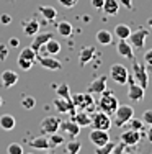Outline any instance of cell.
<instances>
[{"label":"cell","instance_id":"8fae6325","mask_svg":"<svg viewBox=\"0 0 152 154\" xmlns=\"http://www.w3.org/2000/svg\"><path fill=\"white\" fill-rule=\"evenodd\" d=\"M141 138H142V134H141V131L137 130H126L124 133L119 136V139H121V143H124V146H136L137 143L141 141Z\"/></svg>","mask_w":152,"mask_h":154},{"label":"cell","instance_id":"7c38bea8","mask_svg":"<svg viewBox=\"0 0 152 154\" xmlns=\"http://www.w3.org/2000/svg\"><path fill=\"white\" fill-rule=\"evenodd\" d=\"M43 49V54H38V56H54V54H59L61 49H62V46H61V43L57 41V39L51 38L46 41L44 46L39 48V51Z\"/></svg>","mask_w":152,"mask_h":154},{"label":"cell","instance_id":"5bb4252c","mask_svg":"<svg viewBox=\"0 0 152 154\" xmlns=\"http://www.w3.org/2000/svg\"><path fill=\"white\" fill-rule=\"evenodd\" d=\"M54 107L59 113H69V115H74L75 112H77V108L74 107V103H72V100H66V98H61L57 97L56 100H54Z\"/></svg>","mask_w":152,"mask_h":154},{"label":"cell","instance_id":"ee69618b","mask_svg":"<svg viewBox=\"0 0 152 154\" xmlns=\"http://www.w3.org/2000/svg\"><path fill=\"white\" fill-rule=\"evenodd\" d=\"M0 23H2V25H10V23H12V17L7 15V13L0 15Z\"/></svg>","mask_w":152,"mask_h":154},{"label":"cell","instance_id":"484cf974","mask_svg":"<svg viewBox=\"0 0 152 154\" xmlns=\"http://www.w3.org/2000/svg\"><path fill=\"white\" fill-rule=\"evenodd\" d=\"M93 56H95V48H93V46H87V48H84V49L80 51V56H79L80 66L88 64V62L93 59Z\"/></svg>","mask_w":152,"mask_h":154},{"label":"cell","instance_id":"8d00e7d4","mask_svg":"<svg viewBox=\"0 0 152 154\" xmlns=\"http://www.w3.org/2000/svg\"><path fill=\"white\" fill-rule=\"evenodd\" d=\"M7 152L8 154H23V146H21L20 143H12V144H8V148H7Z\"/></svg>","mask_w":152,"mask_h":154},{"label":"cell","instance_id":"7bdbcfd3","mask_svg":"<svg viewBox=\"0 0 152 154\" xmlns=\"http://www.w3.org/2000/svg\"><path fill=\"white\" fill-rule=\"evenodd\" d=\"M144 62H146V66H151L152 67V49L146 51V54H144Z\"/></svg>","mask_w":152,"mask_h":154},{"label":"cell","instance_id":"b9f144b4","mask_svg":"<svg viewBox=\"0 0 152 154\" xmlns=\"http://www.w3.org/2000/svg\"><path fill=\"white\" fill-rule=\"evenodd\" d=\"M7 45H0V61H5L8 57V49H7Z\"/></svg>","mask_w":152,"mask_h":154},{"label":"cell","instance_id":"277c9868","mask_svg":"<svg viewBox=\"0 0 152 154\" xmlns=\"http://www.w3.org/2000/svg\"><path fill=\"white\" fill-rule=\"evenodd\" d=\"M72 103H74V107L77 110H87V112H90V110H93L97 107L95 100H93L92 94H75L72 95Z\"/></svg>","mask_w":152,"mask_h":154},{"label":"cell","instance_id":"60d3db41","mask_svg":"<svg viewBox=\"0 0 152 154\" xmlns=\"http://www.w3.org/2000/svg\"><path fill=\"white\" fill-rule=\"evenodd\" d=\"M57 2H59L61 5L64 7V8H72V7H75V5H77V2H79V0H57Z\"/></svg>","mask_w":152,"mask_h":154},{"label":"cell","instance_id":"ac0fdd59","mask_svg":"<svg viewBox=\"0 0 152 154\" xmlns=\"http://www.w3.org/2000/svg\"><path fill=\"white\" fill-rule=\"evenodd\" d=\"M36 59H38V62L43 66V67H44V69H49V71H57V69L62 67L61 61L54 59L52 56H38Z\"/></svg>","mask_w":152,"mask_h":154},{"label":"cell","instance_id":"f1b7e54d","mask_svg":"<svg viewBox=\"0 0 152 154\" xmlns=\"http://www.w3.org/2000/svg\"><path fill=\"white\" fill-rule=\"evenodd\" d=\"M57 30V35L62 36V38H69V36L72 35V31H74V28H72V25L69 23V21H59L56 26Z\"/></svg>","mask_w":152,"mask_h":154},{"label":"cell","instance_id":"d6986e66","mask_svg":"<svg viewBox=\"0 0 152 154\" xmlns=\"http://www.w3.org/2000/svg\"><path fill=\"white\" fill-rule=\"evenodd\" d=\"M74 122L80 128H85V126H90L92 116H90V113L87 112V110H77V112L74 113Z\"/></svg>","mask_w":152,"mask_h":154},{"label":"cell","instance_id":"bcb514c9","mask_svg":"<svg viewBox=\"0 0 152 154\" xmlns=\"http://www.w3.org/2000/svg\"><path fill=\"white\" fill-rule=\"evenodd\" d=\"M20 46V39L18 38H10L8 39V48H18Z\"/></svg>","mask_w":152,"mask_h":154},{"label":"cell","instance_id":"ba28073f","mask_svg":"<svg viewBox=\"0 0 152 154\" xmlns=\"http://www.w3.org/2000/svg\"><path fill=\"white\" fill-rule=\"evenodd\" d=\"M92 125L93 128H97V130H105L108 131L111 128V116L106 115L105 112H97L95 115L92 116Z\"/></svg>","mask_w":152,"mask_h":154},{"label":"cell","instance_id":"3957f363","mask_svg":"<svg viewBox=\"0 0 152 154\" xmlns=\"http://www.w3.org/2000/svg\"><path fill=\"white\" fill-rule=\"evenodd\" d=\"M134 116V108L131 105H118L116 112L113 113V125L115 126H124Z\"/></svg>","mask_w":152,"mask_h":154},{"label":"cell","instance_id":"52a82bcc","mask_svg":"<svg viewBox=\"0 0 152 154\" xmlns=\"http://www.w3.org/2000/svg\"><path fill=\"white\" fill-rule=\"evenodd\" d=\"M128 84H129V87H128V97H129V100L136 102V103L142 102L144 100V90H146V89H144V87H141L139 84L133 79L131 74H129Z\"/></svg>","mask_w":152,"mask_h":154},{"label":"cell","instance_id":"1f68e13d","mask_svg":"<svg viewBox=\"0 0 152 154\" xmlns=\"http://www.w3.org/2000/svg\"><path fill=\"white\" fill-rule=\"evenodd\" d=\"M20 57H25V59H28V61H36V57H38V53L33 49L31 46H26V48H23V49L20 51Z\"/></svg>","mask_w":152,"mask_h":154},{"label":"cell","instance_id":"7402d4cb","mask_svg":"<svg viewBox=\"0 0 152 154\" xmlns=\"http://www.w3.org/2000/svg\"><path fill=\"white\" fill-rule=\"evenodd\" d=\"M38 31H39V23L34 18H28V20L23 21V33L26 36H34Z\"/></svg>","mask_w":152,"mask_h":154},{"label":"cell","instance_id":"7a4b0ae2","mask_svg":"<svg viewBox=\"0 0 152 154\" xmlns=\"http://www.w3.org/2000/svg\"><path fill=\"white\" fill-rule=\"evenodd\" d=\"M131 69H133V79L141 87L146 89L147 84H149V71H147V67L144 64H141V62H137V59L134 57V59H131Z\"/></svg>","mask_w":152,"mask_h":154},{"label":"cell","instance_id":"f5cc1de1","mask_svg":"<svg viewBox=\"0 0 152 154\" xmlns=\"http://www.w3.org/2000/svg\"><path fill=\"white\" fill-rule=\"evenodd\" d=\"M28 154H33V152H28Z\"/></svg>","mask_w":152,"mask_h":154},{"label":"cell","instance_id":"74e56055","mask_svg":"<svg viewBox=\"0 0 152 154\" xmlns=\"http://www.w3.org/2000/svg\"><path fill=\"white\" fill-rule=\"evenodd\" d=\"M129 126H131V130H137V131H141L144 128V123H142V120H136L134 116H133L131 120H129Z\"/></svg>","mask_w":152,"mask_h":154},{"label":"cell","instance_id":"db71d44e","mask_svg":"<svg viewBox=\"0 0 152 154\" xmlns=\"http://www.w3.org/2000/svg\"><path fill=\"white\" fill-rule=\"evenodd\" d=\"M151 69H152V67H151Z\"/></svg>","mask_w":152,"mask_h":154},{"label":"cell","instance_id":"603a6c76","mask_svg":"<svg viewBox=\"0 0 152 154\" xmlns=\"http://www.w3.org/2000/svg\"><path fill=\"white\" fill-rule=\"evenodd\" d=\"M28 144L34 149H49V141H48V134H43V136H36L33 139L28 141Z\"/></svg>","mask_w":152,"mask_h":154},{"label":"cell","instance_id":"83f0119b","mask_svg":"<svg viewBox=\"0 0 152 154\" xmlns=\"http://www.w3.org/2000/svg\"><path fill=\"white\" fill-rule=\"evenodd\" d=\"M113 35L116 36V38H119V39H128L129 35H131V28H129L128 25H124V23H119V25L115 26Z\"/></svg>","mask_w":152,"mask_h":154},{"label":"cell","instance_id":"44dd1931","mask_svg":"<svg viewBox=\"0 0 152 154\" xmlns=\"http://www.w3.org/2000/svg\"><path fill=\"white\" fill-rule=\"evenodd\" d=\"M95 39H97V43L101 46H108V45H111L113 43V39H115V35L111 31H108V30H98L95 33Z\"/></svg>","mask_w":152,"mask_h":154},{"label":"cell","instance_id":"e0dca14e","mask_svg":"<svg viewBox=\"0 0 152 154\" xmlns=\"http://www.w3.org/2000/svg\"><path fill=\"white\" fill-rule=\"evenodd\" d=\"M116 51L119 56L126 57V59H134V48L129 45L128 39H119V43L116 45Z\"/></svg>","mask_w":152,"mask_h":154},{"label":"cell","instance_id":"5b68a950","mask_svg":"<svg viewBox=\"0 0 152 154\" xmlns=\"http://www.w3.org/2000/svg\"><path fill=\"white\" fill-rule=\"evenodd\" d=\"M108 77H111V80L119 84V85H124V84H128L129 71H128V67L123 66V64H113L110 67V74H108Z\"/></svg>","mask_w":152,"mask_h":154},{"label":"cell","instance_id":"836d02e7","mask_svg":"<svg viewBox=\"0 0 152 154\" xmlns=\"http://www.w3.org/2000/svg\"><path fill=\"white\" fill-rule=\"evenodd\" d=\"M115 144L116 143H113V141H108V143H105V144H101V146H95V154H110L111 152V149L115 148Z\"/></svg>","mask_w":152,"mask_h":154},{"label":"cell","instance_id":"816d5d0a","mask_svg":"<svg viewBox=\"0 0 152 154\" xmlns=\"http://www.w3.org/2000/svg\"><path fill=\"white\" fill-rule=\"evenodd\" d=\"M46 154H56V152H52V151H51V152H46Z\"/></svg>","mask_w":152,"mask_h":154},{"label":"cell","instance_id":"6da1fadb","mask_svg":"<svg viewBox=\"0 0 152 154\" xmlns=\"http://www.w3.org/2000/svg\"><path fill=\"white\" fill-rule=\"evenodd\" d=\"M100 95H101V97H100L98 100L95 102V103H97V107H98L100 112H105L106 115H110V116H111L115 112H116V108H118V105H119L118 97H116L115 94L108 92V90L101 92Z\"/></svg>","mask_w":152,"mask_h":154},{"label":"cell","instance_id":"8992f818","mask_svg":"<svg viewBox=\"0 0 152 154\" xmlns=\"http://www.w3.org/2000/svg\"><path fill=\"white\" fill-rule=\"evenodd\" d=\"M147 36H149V30H147V28H137L136 31H131L128 41L134 49H142L144 45H146Z\"/></svg>","mask_w":152,"mask_h":154},{"label":"cell","instance_id":"f546056e","mask_svg":"<svg viewBox=\"0 0 152 154\" xmlns=\"http://www.w3.org/2000/svg\"><path fill=\"white\" fill-rule=\"evenodd\" d=\"M80 149H82V143L77 141V139H72L70 138V141L66 144V152L67 154H79V152H80Z\"/></svg>","mask_w":152,"mask_h":154},{"label":"cell","instance_id":"cb8c5ba5","mask_svg":"<svg viewBox=\"0 0 152 154\" xmlns=\"http://www.w3.org/2000/svg\"><path fill=\"white\" fill-rule=\"evenodd\" d=\"M15 126H16L15 116L8 115V113H5V115L0 116V128H2L3 131H12Z\"/></svg>","mask_w":152,"mask_h":154},{"label":"cell","instance_id":"ffe728a7","mask_svg":"<svg viewBox=\"0 0 152 154\" xmlns=\"http://www.w3.org/2000/svg\"><path fill=\"white\" fill-rule=\"evenodd\" d=\"M52 38V35H51V33H36V35L33 36V41H31V48H33V49L36 51V53H38L39 51V48L41 46H44L46 45V41H48V39H51Z\"/></svg>","mask_w":152,"mask_h":154},{"label":"cell","instance_id":"30bf717a","mask_svg":"<svg viewBox=\"0 0 152 154\" xmlns=\"http://www.w3.org/2000/svg\"><path fill=\"white\" fill-rule=\"evenodd\" d=\"M88 139H90V143H92V144L101 146V144H105V143H108L111 138H110V134H108V131L93 128V130L88 133Z\"/></svg>","mask_w":152,"mask_h":154},{"label":"cell","instance_id":"681fc988","mask_svg":"<svg viewBox=\"0 0 152 154\" xmlns=\"http://www.w3.org/2000/svg\"><path fill=\"white\" fill-rule=\"evenodd\" d=\"M147 23H149V26H151V28H152V17H151V18H149V20H147Z\"/></svg>","mask_w":152,"mask_h":154},{"label":"cell","instance_id":"d590c367","mask_svg":"<svg viewBox=\"0 0 152 154\" xmlns=\"http://www.w3.org/2000/svg\"><path fill=\"white\" fill-rule=\"evenodd\" d=\"M21 105H23V108L31 110V108H34V105H36V98L30 97V95H25L23 100H21Z\"/></svg>","mask_w":152,"mask_h":154},{"label":"cell","instance_id":"9c48e42d","mask_svg":"<svg viewBox=\"0 0 152 154\" xmlns=\"http://www.w3.org/2000/svg\"><path fill=\"white\" fill-rule=\"evenodd\" d=\"M59 125H61V120L57 116H46L44 120L39 125V130H41L43 134H52V133H57L59 131Z\"/></svg>","mask_w":152,"mask_h":154},{"label":"cell","instance_id":"d4e9b609","mask_svg":"<svg viewBox=\"0 0 152 154\" xmlns=\"http://www.w3.org/2000/svg\"><path fill=\"white\" fill-rule=\"evenodd\" d=\"M103 10L106 15H110V17H115V15H118V12H119V2L118 0H105L103 2Z\"/></svg>","mask_w":152,"mask_h":154},{"label":"cell","instance_id":"7dc6e473","mask_svg":"<svg viewBox=\"0 0 152 154\" xmlns=\"http://www.w3.org/2000/svg\"><path fill=\"white\" fill-rule=\"evenodd\" d=\"M118 2L123 3V5H124V8L133 10V0H118Z\"/></svg>","mask_w":152,"mask_h":154},{"label":"cell","instance_id":"2e32d148","mask_svg":"<svg viewBox=\"0 0 152 154\" xmlns=\"http://www.w3.org/2000/svg\"><path fill=\"white\" fill-rule=\"evenodd\" d=\"M18 80H20V75L15 71H10V69L8 71H3L2 75H0V82H2L3 89H12Z\"/></svg>","mask_w":152,"mask_h":154},{"label":"cell","instance_id":"f35d334b","mask_svg":"<svg viewBox=\"0 0 152 154\" xmlns=\"http://www.w3.org/2000/svg\"><path fill=\"white\" fill-rule=\"evenodd\" d=\"M142 123L147 125V126L152 125V110H146V112L142 113Z\"/></svg>","mask_w":152,"mask_h":154},{"label":"cell","instance_id":"ab89813d","mask_svg":"<svg viewBox=\"0 0 152 154\" xmlns=\"http://www.w3.org/2000/svg\"><path fill=\"white\" fill-rule=\"evenodd\" d=\"M124 148H126V146H124V143H121V141H119V143H116V144H115V148L111 149V152H110V154H123V151H124Z\"/></svg>","mask_w":152,"mask_h":154},{"label":"cell","instance_id":"4316f807","mask_svg":"<svg viewBox=\"0 0 152 154\" xmlns=\"http://www.w3.org/2000/svg\"><path fill=\"white\" fill-rule=\"evenodd\" d=\"M38 10H39V13L44 17L46 21H52V20L57 18V10L54 8V7H51V5H41Z\"/></svg>","mask_w":152,"mask_h":154},{"label":"cell","instance_id":"f907efd6","mask_svg":"<svg viewBox=\"0 0 152 154\" xmlns=\"http://www.w3.org/2000/svg\"><path fill=\"white\" fill-rule=\"evenodd\" d=\"M2 103H3V100H2V97H0V107H2Z\"/></svg>","mask_w":152,"mask_h":154},{"label":"cell","instance_id":"4dcf8cb0","mask_svg":"<svg viewBox=\"0 0 152 154\" xmlns=\"http://www.w3.org/2000/svg\"><path fill=\"white\" fill-rule=\"evenodd\" d=\"M48 141H49V149H54L64 143V136L62 134H57V133H52V134H48Z\"/></svg>","mask_w":152,"mask_h":154},{"label":"cell","instance_id":"c3c4849f","mask_svg":"<svg viewBox=\"0 0 152 154\" xmlns=\"http://www.w3.org/2000/svg\"><path fill=\"white\" fill-rule=\"evenodd\" d=\"M149 139H151V141H152V125H151V126H149Z\"/></svg>","mask_w":152,"mask_h":154},{"label":"cell","instance_id":"d6a6232c","mask_svg":"<svg viewBox=\"0 0 152 154\" xmlns=\"http://www.w3.org/2000/svg\"><path fill=\"white\" fill-rule=\"evenodd\" d=\"M56 94H57V97H61V98H66V100H72L70 90H69V85H67L66 82H64V84H61V85H57Z\"/></svg>","mask_w":152,"mask_h":154},{"label":"cell","instance_id":"f6af8a7d","mask_svg":"<svg viewBox=\"0 0 152 154\" xmlns=\"http://www.w3.org/2000/svg\"><path fill=\"white\" fill-rule=\"evenodd\" d=\"M90 2H92V7H93V8L101 10V8H103V2H105V0H90Z\"/></svg>","mask_w":152,"mask_h":154},{"label":"cell","instance_id":"e575fe53","mask_svg":"<svg viewBox=\"0 0 152 154\" xmlns=\"http://www.w3.org/2000/svg\"><path fill=\"white\" fill-rule=\"evenodd\" d=\"M16 64H18V67H20L21 71H30V69L33 67V64H34V62H33V61H28V59H25V57H20V56H18V59H16Z\"/></svg>","mask_w":152,"mask_h":154},{"label":"cell","instance_id":"4fadbf2b","mask_svg":"<svg viewBox=\"0 0 152 154\" xmlns=\"http://www.w3.org/2000/svg\"><path fill=\"white\" fill-rule=\"evenodd\" d=\"M59 130L62 131V133H66L67 136H70V138H77L82 128L79 126V125L75 123L74 120H67V122H61Z\"/></svg>","mask_w":152,"mask_h":154},{"label":"cell","instance_id":"9a60e30c","mask_svg":"<svg viewBox=\"0 0 152 154\" xmlns=\"http://www.w3.org/2000/svg\"><path fill=\"white\" fill-rule=\"evenodd\" d=\"M106 80L108 77L106 75H100V77H95L92 82L88 84V94H101L106 90Z\"/></svg>","mask_w":152,"mask_h":154}]
</instances>
